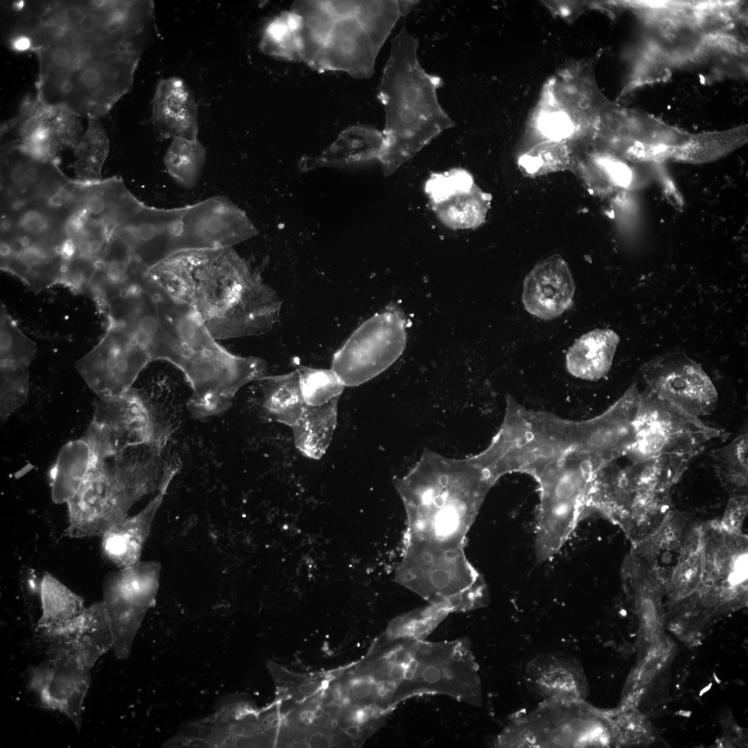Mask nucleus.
Returning <instances> with one entry per match:
<instances>
[{
	"label": "nucleus",
	"mask_w": 748,
	"mask_h": 748,
	"mask_svg": "<svg viewBox=\"0 0 748 748\" xmlns=\"http://www.w3.org/2000/svg\"><path fill=\"white\" fill-rule=\"evenodd\" d=\"M490 197L476 184L463 194L437 204H433L438 218L453 229H472L485 220Z\"/></svg>",
	"instance_id": "obj_39"
},
{
	"label": "nucleus",
	"mask_w": 748,
	"mask_h": 748,
	"mask_svg": "<svg viewBox=\"0 0 748 748\" xmlns=\"http://www.w3.org/2000/svg\"><path fill=\"white\" fill-rule=\"evenodd\" d=\"M501 747L607 746L616 741L614 722L582 700H544L515 718L498 737Z\"/></svg>",
	"instance_id": "obj_6"
},
{
	"label": "nucleus",
	"mask_w": 748,
	"mask_h": 748,
	"mask_svg": "<svg viewBox=\"0 0 748 748\" xmlns=\"http://www.w3.org/2000/svg\"><path fill=\"white\" fill-rule=\"evenodd\" d=\"M180 466L179 460L173 459L153 499L141 511L114 523L100 536L104 557L118 568H125L141 561L157 511Z\"/></svg>",
	"instance_id": "obj_23"
},
{
	"label": "nucleus",
	"mask_w": 748,
	"mask_h": 748,
	"mask_svg": "<svg viewBox=\"0 0 748 748\" xmlns=\"http://www.w3.org/2000/svg\"><path fill=\"white\" fill-rule=\"evenodd\" d=\"M339 399L321 405H308L291 427L294 445L303 456L319 460L326 454L337 425Z\"/></svg>",
	"instance_id": "obj_32"
},
{
	"label": "nucleus",
	"mask_w": 748,
	"mask_h": 748,
	"mask_svg": "<svg viewBox=\"0 0 748 748\" xmlns=\"http://www.w3.org/2000/svg\"><path fill=\"white\" fill-rule=\"evenodd\" d=\"M356 13L334 15L332 27L311 68L319 72L341 71L360 79L373 75L379 51Z\"/></svg>",
	"instance_id": "obj_20"
},
{
	"label": "nucleus",
	"mask_w": 748,
	"mask_h": 748,
	"mask_svg": "<svg viewBox=\"0 0 748 748\" xmlns=\"http://www.w3.org/2000/svg\"><path fill=\"white\" fill-rule=\"evenodd\" d=\"M152 123L164 138L197 139V108L186 82L177 77L161 80L152 100Z\"/></svg>",
	"instance_id": "obj_26"
},
{
	"label": "nucleus",
	"mask_w": 748,
	"mask_h": 748,
	"mask_svg": "<svg viewBox=\"0 0 748 748\" xmlns=\"http://www.w3.org/2000/svg\"><path fill=\"white\" fill-rule=\"evenodd\" d=\"M539 125L543 134L553 140L565 138L573 130L571 120L565 114L561 112L544 115L540 121Z\"/></svg>",
	"instance_id": "obj_50"
},
{
	"label": "nucleus",
	"mask_w": 748,
	"mask_h": 748,
	"mask_svg": "<svg viewBox=\"0 0 748 748\" xmlns=\"http://www.w3.org/2000/svg\"><path fill=\"white\" fill-rule=\"evenodd\" d=\"M259 403L265 417L292 427L308 406L303 398L297 370L267 376L258 380Z\"/></svg>",
	"instance_id": "obj_31"
},
{
	"label": "nucleus",
	"mask_w": 748,
	"mask_h": 748,
	"mask_svg": "<svg viewBox=\"0 0 748 748\" xmlns=\"http://www.w3.org/2000/svg\"><path fill=\"white\" fill-rule=\"evenodd\" d=\"M47 655L30 668L28 688L36 695L42 708L64 714L80 731L91 669L65 651L52 650Z\"/></svg>",
	"instance_id": "obj_14"
},
{
	"label": "nucleus",
	"mask_w": 748,
	"mask_h": 748,
	"mask_svg": "<svg viewBox=\"0 0 748 748\" xmlns=\"http://www.w3.org/2000/svg\"><path fill=\"white\" fill-rule=\"evenodd\" d=\"M570 165L567 151L564 147L555 143L538 145L519 159L521 171L528 177L564 170Z\"/></svg>",
	"instance_id": "obj_44"
},
{
	"label": "nucleus",
	"mask_w": 748,
	"mask_h": 748,
	"mask_svg": "<svg viewBox=\"0 0 748 748\" xmlns=\"http://www.w3.org/2000/svg\"><path fill=\"white\" fill-rule=\"evenodd\" d=\"M168 174L180 185L193 187L206 160V150L198 139H172L164 156Z\"/></svg>",
	"instance_id": "obj_41"
},
{
	"label": "nucleus",
	"mask_w": 748,
	"mask_h": 748,
	"mask_svg": "<svg viewBox=\"0 0 748 748\" xmlns=\"http://www.w3.org/2000/svg\"><path fill=\"white\" fill-rule=\"evenodd\" d=\"M96 261L73 256L66 264L61 283L78 292L89 287L96 272Z\"/></svg>",
	"instance_id": "obj_48"
},
{
	"label": "nucleus",
	"mask_w": 748,
	"mask_h": 748,
	"mask_svg": "<svg viewBox=\"0 0 748 748\" xmlns=\"http://www.w3.org/2000/svg\"><path fill=\"white\" fill-rule=\"evenodd\" d=\"M695 523L689 513L673 508L660 525L632 546L631 551L654 571L666 555L678 554L688 532Z\"/></svg>",
	"instance_id": "obj_35"
},
{
	"label": "nucleus",
	"mask_w": 748,
	"mask_h": 748,
	"mask_svg": "<svg viewBox=\"0 0 748 748\" xmlns=\"http://www.w3.org/2000/svg\"><path fill=\"white\" fill-rule=\"evenodd\" d=\"M144 206L127 188L121 177H112L99 181L85 180L83 199L78 211L104 225L113 235L118 227Z\"/></svg>",
	"instance_id": "obj_28"
},
{
	"label": "nucleus",
	"mask_w": 748,
	"mask_h": 748,
	"mask_svg": "<svg viewBox=\"0 0 748 748\" xmlns=\"http://www.w3.org/2000/svg\"><path fill=\"white\" fill-rule=\"evenodd\" d=\"M68 526L64 535L71 538L100 536L128 515L105 461L95 462L83 483L66 502Z\"/></svg>",
	"instance_id": "obj_18"
},
{
	"label": "nucleus",
	"mask_w": 748,
	"mask_h": 748,
	"mask_svg": "<svg viewBox=\"0 0 748 748\" xmlns=\"http://www.w3.org/2000/svg\"><path fill=\"white\" fill-rule=\"evenodd\" d=\"M528 688L544 700H582L587 693L583 669L573 657L560 652L541 654L525 669Z\"/></svg>",
	"instance_id": "obj_25"
},
{
	"label": "nucleus",
	"mask_w": 748,
	"mask_h": 748,
	"mask_svg": "<svg viewBox=\"0 0 748 748\" xmlns=\"http://www.w3.org/2000/svg\"><path fill=\"white\" fill-rule=\"evenodd\" d=\"M748 513V495L729 497L722 517L719 519L722 527L735 533H743L742 527Z\"/></svg>",
	"instance_id": "obj_49"
},
{
	"label": "nucleus",
	"mask_w": 748,
	"mask_h": 748,
	"mask_svg": "<svg viewBox=\"0 0 748 748\" xmlns=\"http://www.w3.org/2000/svg\"><path fill=\"white\" fill-rule=\"evenodd\" d=\"M493 486L471 457L453 458L429 449L395 481L409 532L438 546L463 542Z\"/></svg>",
	"instance_id": "obj_3"
},
{
	"label": "nucleus",
	"mask_w": 748,
	"mask_h": 748,
	"mask_svg": "<svg viewBox=\"0 0 748 748\" xmlns=\"http://www.w3.org/2000/svg\"><path fill=\"white\" fill-rule=\"evenodd\" d=\"M1 213V235L53 243L69 238L66 224L73 213L49 201L29 202Z\"/></svg>",
	"instance_id": "obj_27"
},
{
	"label": "nucleus",
	"mask_w": 748,
	"mask_h": 748,
	"mask_svg": "<svg viewBox=\"0 0 748 748\" xmlns=\"http://www.w3.org/2000/svg\"><path fill=\"white\" fill-rule=\"evenodd\" d=\"M8 37L38 61L35 96L99 119L132 87L150 26L129 1L21 2Z\"/></svg>",
	"instance_id": "obj_1"
},
{
	"label": "nucleus",
	"mask_w": 748,
	"mask_h": 748,
	"mask_svg": "<svg viewBox=\"0 0 748 748\" xmlns=\"http://www.w3.org/2000/svg\"><path fill=\"white\" fill-rule=\"evenodd\" d=\"M640 391L636 384L600 414L576 421L575 449L600 468L626 456L634 438V418Z\"/></svg>",
	"instance_id": "obj_15"
},
{
	"label": "nucleus",
	"mask_w": 748,
	"mask_h": 748,
	"mask_svg": "<svg viewBox=\"0 0 748 748\" xmlns=\"http://www.w3.org/2000/svg\"><path fill=\"white\" fill-rule=\"evenodd\" d=\"M170 434V427L141 391L132 387L118 396L98 398L92 420L82 438L89 445L93 461L104 462L138 445L165 448Z\"/></svg>",
	"instance_id": "obj_7"
},
{
	"label": "nucleus",
	"mask_w": 748,
	"mask_h": 748,
	"mask_svg": "<svg viewBox=\"0 0 748 748\" xmlns=\"http://www.w3.org/2000/svg\"><path fill=\"white\" fill-rule=\"evenodd\" d=\"M384 144L383 134L369 127L355 125L344 130L321 154L304 157L299 168L307 171L319 167H339L380 159Z\"/></svg>",
	"instance_id": "obj_29"
},
{
	"label": "nucleus",
	"mask_w": 748,
	"mask_h": 748,
	"mask_svg": "<svg viewBox=\"0 0 748 748\" xmlns=\"http://www.w3.org/2000/svg\"><path fill=\"white\" fill-rule=\"evenodd\" d=\"M600 469L575 449L533 477L540 490L535 540L539 562L553 558L579 523L589 515V496Z\"/></svg>",
	"instance_id": "obj_5"
},
{
	"label": "nucleus",
	"mask_w": 748,
	"mask_h": 748,
	"mask_svg": "<svg viewBox=\"0 0 748 748\" xmlns=\"http://www.w3.org/2000/svg\"><path fill=\"white\" fill-rule=\"evenodd\" d=\"M93 463L90 448L84 439L66 443L49 473L53 501L66 504L86 479Z\"/></svg>",
	"instance_id": "obj_34"
},
{
	"label": "nucleus",
	"mask_w": 748,
	"mask_h": 748,
	"mask_svg": "<svg viewBox=\"0 0 748 748\" xmlns=\"http://www.w3.org/2000/svg\"><path fill=\"white\" fill-rule=\"evenodd\" d=\"M673 508L670 491H638L618 526L634 546L653 532Z\"/></svg>",
	"instance_id": "obj_36"
},
{
	"label": "nucleus",
	"mask_w": 748,
	"mask_h": 748,
	"mask_svg": "<svg viewBox=\"0 0 748 748\" xmlns=\"http://www.w3.org/2000/svg\"><path fill=\"white\" fill-rule=\"evenodd\" d=\"M418 42L403 26L391 42L378 87L386 116L380 161L389 176L443 131L454 125L440 105L443 80L427 73L418 56Z\"/></svg>",
	"instance_id": "obj_4"
},
{
	"label": "nucleus",
	"mask_w": 748,
	"mask_h": 748,
	"mask_svg": "<svg viewBox=\"0 0 748 748\" xmlns=\"http://www.w3.org/2000/svg\"><path fill=\"white\" fill-rule=\"evenodd\" d=\"M161 567L156 561H139L109 573L103 585V603L120 660L131 653L142 621L156 601Z\"/></svg>",
	"instance_id": "obj_10"
},
{
	"label": "nucleus",
	"mask_w": 748,
	"mask_h": 748,
	"mask_svg": "<svg viewBox=\"0 0 748 748\" xmlns=\"http://www.w3.org/2000/svg\"><path fill=\"white\" fill-rule=\"evenodd\" d=\"M407 319L389 305L364 321L333 355L331 368L345 386H357L379 375L402 355L407 341Z\"/></svg>",
	"instance_id": "obj_9"
},
{
	"label": "nucleus",
	"mask_w": 748,
	"mask_h": 748,
	"mask_svg": "<svg viewBox=\"0 0 748 748\" xmlns=\"http://www.w3.org/2000/svg\"><path fill=\"white\" fill-rule=\"evenodd\" d=\"M634 438L627 452L632 462L662 456L693 458L722 431L645 389L640 392Z\"/></svg>",
	"instance_id": "obj_8"
},
{
	"label": "nucleus",
	"mask_w": 748,
	"mask_h": 748,
	"mask_svg": "<svg viewBox=\"0 0 748 748\" xmlns=\"http://www.w3.org/2000/svg\"><path fill=\"white\" fill-rule=\"evenodd\" d=\"M71 255L69 242L60 246L21 238L1 240V269L36 292L61 283Z\"/></svg>",
	"instance_id": "obj_21"
},
{
	"label": "nucleus",
	"mask_w": 748,
	"mask_h": 748,
	"mask_svg": "<svg viewBox=\"0 0 748 748\" xmlns=\"http://www.w3.org/2000/svg\"><path fill=\"white\" fill-rule=\"evenodd\" d=\"M619 341L618 335L609 329H596L582 335L566 354L567 371L586 380L604 377L611 368Z\"/></svg>",
	"instance_id": "obj_30"
},
{
	"label": "nucleus",
	"mask_w": 748,
	"mask_h": 748,
	"mask_svg": "<svg viewBox=\"0 0 748 748\" xmlns=\"http://www.w3.org/2000/svg\"><path fill=\"white\" fill-rule=\"evenodd\" d=\"M109 150V139L102 123L98 119H89L87 128L74 148V169L80 179L101 180Z\"/></svg>",
	"instance_id": "obj_40"
},
{
	"label": "nucleus",
	"mask_w": 748,
	"mask_h": 748,
	"mask_svg": "<svg viewBox=\"0 0 748 748\" xmlns=\"http://www.w3.org/2000/svg\"><path fill=\"white\" fill-rule=\"evenodd\" d=\"M71 181L55 159H36L12 144L1 145V212L29 202L48 201Z\"/></svg>",
	"instance_id": "obj_17"
},
{
	"label": "nucleus",
	"mask_w": 748,
	"mask_h": 748,
	"mask_svg": "<svg viewBox=\"0 0 748 748\" xmlns=\"http://www.w3.org/2000/svg\"><path fill=\"white\" fill-rule=\"evenodd\" d=\"M700 526L703 557L701 585L720 592L732 612L745 607L748 591L747 535L725 530L719 519L700 523Z\"/></svg>",
	"instance_id": "obj_12"
},
{
	"label": "nucleus",
	"mask_w": 748,
	"mask_h": 748,
	"mask_svg": "<svg viewBox=\"0 0 748 748\" xmlns=\"http://www.w3.org/2000/svg\"><path fill=\"white\" fill-rule=\"evenodd\" d=\"M646 389L698 417L710 414L718 392L702 366L680 355H668L647 364L642 371Z\"/></svg>",
	"instance_id": "obj_16"
},
{
	"label": "nucleus",
	"mask_w": 748,
	"mask_h": 748,
	"mask_svg": "<svg viewBox=\"0 0 748 748\" xmlns=\"http://www.w3.org/2000/svg\"><path fill=\"white\" fill-rule=\"evenodd\" d=\"M0 311L1 366L28 367L35 357L36 344L18 328L2 303Z\"/></svg>",
	"instance_id": "obj_42"
},
{
	"label": "nucleus",
	"mask_w": 748,
	"mask_h": 748,
	"mask_svg": "<svg viewBox=\"0 0 748 748\" xmlns=\"http://www.w3.org/2000/svg\"><path fill=\"white\" fill-rule=\"evenodd\" d=\"M37 632L46 651L64 650L91 670L114 644L102 600L87 607L81 615L62 626Z\"/></svg>",
	"instance_id": "obj_22"
},
{
	"label": "nucleus",
	"mask_w": 748,
	"mask_h": 748,
	"mask_svg": "<svg viewBox=\"0 0 748 748\" xmlns=\"http://www.w3.org/2000/svg\"><path fill=\"white\" fill-rule=\"evenodd\" d=\"M575 283L566 261L558 254L537 263L523 283L522 302L531 314L544 320L560 316L573 303Z\"/></svg>",
	"instance_id": "obj_24"
},
{
	"label": "nucleus",
	"mask_w": 748,
	"mask_h": 748,
	"mask_svg": "<svg viewBox=\"0 0 748 748\" xmlns=\"http://www.w3.org/2000/svg\"><path fill=\"white\" fill-rule=\"evenodd\" d=\"M28 367L1 366V420L4 422L11 413L27 400L29 386Z\"/></svg>",
	"instance_id": "obj_45"
},
{
	"label": "nucleus",
	"mask_w": 748,
	"mask_h": 748,
	"mask_svg": "<svg viewBox=\"0 0 748 748\" xmlns=\"http://www.w3.org/2000/svg\"><path fill=\"white\" fill-rule=\"evenodd\" d=\"M150 361L132 336L108 325L99 343L75 363V367L98 397H113L129 391Z\"/></svg>",
	"instance_id": "obj_13"
},
{
	"label": "nucleus",
	"mask_w": 748,
	"mask_h": 748,
	"mask_svg": "<svg viewBox=\"0 0 748 748\" xmlns=\"http://www.w3.org/2000/svg\"><path fill=\"white\" fill-rule=\"evenodd\" d=\"M700 523H695L683 544L663 585L669 604H675L696 591L702 584L703 557Z\"/></svg>",
	"instance_id": "obj_33"
},
{
	"label": "nucleus",
	"mask_w": 748,
	"mask_h": 748,
	"mask_svg": "<svg viewBox=\"0 0 748 748\" xmlns=\"http://www.w3.org/2000/svg\"><path fill=\"white\" fill-rule=\"evenodd\" d=\"M531 419L533 429L528 439L491 470L496 481L513 472L526 473L533 477L545 466L575 449L576 421L532 410Z\"/></svg>",
	"instance_id": "obj_19"
},
{
	"label": "nucleus",
	"mask_w": 748,
	"mask_h": 748,
	"mask_svg": "<svg viewBox=\"0 0 748 748\" xmlns=\"http://www.w3.org/2000/svg\"><path fill=\"white\" fill-rule=\"evenodd\" d=\"M261 48L270 55L287 60H299L295 34L287 12L281 13L267 24L262 35Z\"/></svg>",
	"instance_id": "obj_46"
},
{
	"label": "nucleus",
	"mask_w": 748,
	"mask_h": 748,
	"mask_svg": "<svg viewBox=\"0 0 748 748\" xmlns=\"http://www.w3.org/2000/svg\"><path fill=\"white\" fill-rule=\"evenodd\" d=\"M80 118L64 107L26 97L17 114L1 125V139L34 158L55 159L63 148L78 145L83 134Z\"/></svg>",
	"instance_id": "obj_11"
},
{
	"label": "nucleus",
	"mask_w": 748,
	"mask_h": 748,
	"mask_svg": "<svg viewBox=\"0 0 748 748\" xmlns=\"http://www.w3.org/2000/svg\"><path fill=\"white\" fill-rule=\"evenodd\" d=\"M144 273L167 296L191 308L215 339L265 333L280 316L276 291L232 247L178 250Z\"/></svg>",
	"instance_id": "obj_2"
},
{
	"label": "nucleus",
	"mask_w": 748,
	"mask_h": 748,
	"mask_svg": "<svg viewBox=\"0 0 748 748\" xmlns=\"http://www.w3.org/2000/svg\"><path fill=\"white\" fill-rule=\"evenodd\" d=\"M296 370L302 394L308 405H321L339 398L346 387L331 368L300 366Z\"/></svg>",
	"instance_id": "obj_43"
},
{
	"label": "nucleus",
	"mask_w": 748,
	"mask_h": 748,
	"mask_svg": "<svg viewBox=\"0 0 748 748\" xmlns=\"http://www.w3.org/2000/svg\"><path fill=\"white\" fill-rule=\"evenodd\" d=\"M713 467L729 497L747 495L748 434L744 429L727 445L711 453Z\"/></svg>",
	"instance_id": "obj_38"
},
{
	"label": "nucleus",
	"mask_w": 748,
	"mask_h": 748,
	"mask_svg": "<svg viewBox=\"0 0 748 748\" xmlns=\"http://www.w3.org/2000/svg\"><path fill=\"white\" fill-rule=\"evenodd\" d=\"M474 185L468 171L454 168L432 174L425 183V191L433 204H437L470 191Z\"/></svg>",
	"instance_id": "obj_47"
},
{
	"label": "nucleus",
	"mask_w": 748,
	"mask_h": 748,
	"mask_svg": "<svg viewBox=\"0 0 748 748\" xmlns=\"http://www.w3.org/2000/svg\"><path fill=\"white\" fill-rule=\"evenodd\" d=\"M42 614L36 631L62 626L82 614L83 598L57 578L45 573L39 584Z\"/></svg>",
	"instance_id": "obj_37"
}]
</instances>
